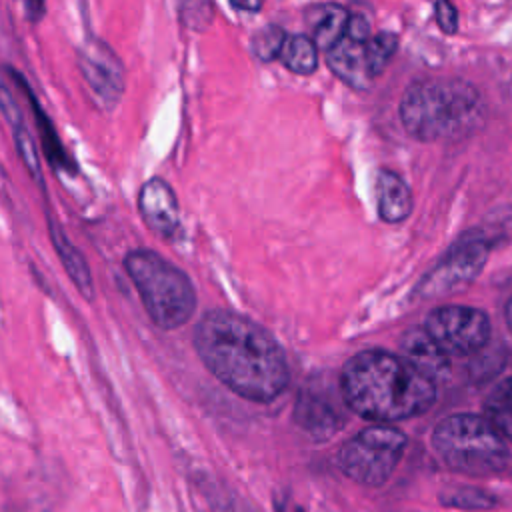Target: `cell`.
<instances>
[{"label": "cell", "mask_w": 512, "mask_h": 512, "mask_svg": "<svg viewBox=\"0 0 512 512\" xmlns=\"http://www.w3.org/2000/svg\"><path fill=\"white\" fill-rule=\"evenodd\" d=\"M202 364L234 394L268 404L288 386L290 368L278 340L252 318L232 310H210L194 328Z\"/></svg>", "instance_id": "6da1fadb"}, {"label": "cell", "mask_w": 512, "mask_h": 512, "mask_svg": "<svg viewBox=\"0 0 512 512\" xmlns=\"http://www.w3.org/2000/svg\"><path fill=\"white\" fill-rule=\"evenodd\" d=\"M348 410L390 424L420 416L436 402V382L402 354L370 348L350 356L338 376Z\"/></svg>", "instance_id": "7a4b0ae2"}, {"label": "cell", "mask_w": 512, "mask_h": 512, "mask_svg": "<svg viewBox=\"0 0 512 512\" xmlns=\"http://www.w3.org/2000/svg\"><path fill=\"white\" fill-rule=\"evenodd\" d=\"M398 114L404 130L420 142L458 140L484 124L486 104L466 80L422 78L404 90Z\"/></svg>", "instance_id": "3957f363"}, {"label": "cell", "mask_w": 512, "mask_h": 512, "mask_svg": "<svg viewBox=\"0 0 512 512\" xmlns=\"http://www.w3.org/2000/svg\"><path fill=\"white\" fill-rule=\"evenodd\" d=\"M124 270L158 328L176 330L190 322L198 300L194 284L184 270L146 248L128 252Z\"/></svg>", "instance_id": "277c9868"}, {"label": "cell", "mask_w": 512, "mask_h": 512, "mask_svg": "<svg viewBox=\"0 0 512 512\" xmlns=\"http://www.w3.org/2000/svg\"><path fill=\"white\" fill-rule=\"evenodd\" d=\"M432 446L442 462L468 476H488L508 464L506 438L482 414H450L432 432Z\"/></svg>", "instance_id": "5b68a950"}, {"label": "cell", "mask_w": 512, "mask_h": 512, "mask_svg": "<svg viewBox=\"0 0 512 512\" xmlns=\"http://www.w3.org/2000/svg\"><path fill=\"white\" fill-rule=\"evenodd\" d=\"M408 438L402 430L388 424H374L362 428L346 440L336 454V464L344 476L354 482L378 488L390 480L400 464Z\"/></svg>", "instance_id": "8992f818"}, {"label": "cell", "mask_w": 512, "mask_h": 512, "mask_svg": "<svg viewBox=\"0 0 512 512\" xmlns=\"http://www.w3.org/2000/svg\"><path fill=\"white\" fill-rule=\"evenodd\" d=\"M500 238L498 232H490L486 226L464 232L438 264L422 276L416 292L422 298H438L466 288L482 272L490 248Z\"/></svg>", "instance_id": "52a82bcc"}, {"label": "cell", "mask_w": 512, "mask_h": 512, "mask_svg": "<svg viewBox=\"0 0 512 512\" xmlns=\"http://www.w3.org/2000/svg\"><path fill=\"white\" fill-rule=\"evenodd\" d=\"M428 334L450 356H472L490 340V320L480 308L446 304L434 308L424 322Z\"/></svg>", "instance_id": "ba28073f"}, {"label": "cell", "mask_w": 512, "mask_h": 512, "mask_svg": "<svg viewBox=\"0 0 512 512\" xmlns=\"http://www.w3.org/2000/svg\"><path fill=\"white\" fill-rule=\"evenodd\" d=\"M348 408L340 384L334 388L324 378L302 386L294 422L314 440H328L344 426V410Z\"/></svg>", "instance_id": "9c48e42d"}, {"label": "cell", "mask_w": 512, "mask_h": 512, "mask_svg": "<svg viewBox=\"0 0 512 512\" xmlns=\"http://www.w3.org/2000/svg\"><path fill=\"white\" fill-rule=\"evenodd\" d=\"M78 68L96 104L112 110L124 94V66L116 52L100 38H88L78 48Z\"/></svg>", "instance_id": "30bf717a"}, {"label": "cell", "mask_w": 512, "mask_h": 512, "mask_svg": "<svg viewBox=\"0 0 512 512\" xmlns=\"http://www.w3.org/2000/svg\"><path fill=\"white\" fill-rule=\"evenodd\" d=\"M138 210L144 224L162 238L180 230V208L174 190L162 178H150L138 192Z\"/></svg>", "instance_id": "8fae6325"}, {"label": "cell", "mask_w": 512, "mask_h": 512, "mask_svg": "<svg viewBox=\"0 0 512 512\" xmlns=\"http://www.w3.org/2000/svg\"><path fill=\"white\" fill-rule=\"evenodd\" d=\"M326 64L330 72L354 90H368L372 86V72L366 54V42L344 34L332 48L326 50Z\"/></svg>", "instance_id": "7c38bea8"}, {"label": "cell", "mask_w": 512, "mask_h": 512, "mask_svg": "<svg viewBox=\"0 0 512 512\" xmlns=\"http://www.w3.org/2000/svg\"><path fill=\"white\" fill-rule=\"evenodd\" d=\"M400 354L434 382L450 376V354L440 348L424 326H412L400 336Z\"/></svg>", "instance_id": "4fadbf2b"}, {"label": "cell", "mask_w": 512, "mask_h": 512, "mask_svg": "<svg viewBox=\"0 0 512 512\" xmlns=\"http://www.w3.org/2000/svg\"><path fill=\"white\" fill-rule=\"evenodd\" d=\"M376 208L380 220L388 224L404 222L414 206L412 192L404 178L392 170H378L376 174Z\"/></svg>", "instance_id": "5bb4252c"}, {"label": "cell", "mask_w": 512, "mask_h": 512, "mask_svg": "<svg viewBox=\"0 0 512 512\" xmlns=\"http://www.w3.org/2000/svg\"><path fill=\"white\" fill-rule=\"evenodd\" d=\"M306 22L312 32V40L320 50L332 48L348 30L350 12L334 2L316 4L306 12Z\"/></svg>", "instance_id": "9a60e30c"}, {"label": "cell", "mask_w": 512, "mask_h": 512, "mask_svg": "<svg viewBox=\"0 0 512 512\" xmlns=\"http://www.w3.org/2000/svg\"><path fill=\"white\" fill-rule=\"evenodd\" d=\"M50 236L54 242V248L58 252V256L64 262V268L68 272V276L72 278L74 286L80 290V294L90 300L94 296V284H92V274L90 268L86 264V258L82 256V252L68 240V236L58 228L56 222H50Z\"/></svg>", "instance_id": "2e32d148"}, {"label": "cell", "mask_w": 512, "mask_h": 512, "mask_svg": "<svg viewBox=\"0 0 512 512\" xmlns=\"http://www.w3.org/2000/svg\"><path fill=\"white\" fill-rule=\"evenodd\" d=\"M278 60L290 72L308 76L318 68V46L304 34H292L286 38Z\"/></svg>", "instance_id": "e0dca14e"}, {"label": "cell", "mask_w": 512, "mask_h": 512, "mask_svg": "<svg viewBox=\"0 0 512 512\" xmlns=\"http://www.w3.org/2000/svg\"><path fill=\"white\" fill-rule=\"evenodd\" d=\"M484 416L508 442H512V376L492 388L484 400Z\"/></svg>", "instance_id": "ac0fdd59"}, {"label": "cell", "mask_w": 512, "mask_h": 512, "mask_svg": "<svg viewBox=\"0 0 512 512\" xmlns=\"http://www.w3.org/2000/svg\"><path fill=\"white\" fill-rule=\"evenodd\" d=\"M438 498L444 506L460 508V510H490L498 504L494 494L474 486H456V488L444 490Z\"/></svg>", "instance_id": "d6986e66"}, {"label": "cell", "mask_w": 512, "mask_h": 512, "mask_svg": "<svg viewBox=\"0 0 512 512\" xmlns=\"http://www.w3.org/2000/svg\"><path fill=\"white\" fill-rule=\"evenodd\" d=\"M288 34L276 26V24H266L262 26L252 38H250V48H252V54L262 60V62H270L274 58L280 56L282 52V46L286 42Z\"/></svg>", "instance_id": "ffe728a7"}, {"label": "cell", "mask_w": 512, "mask_h": 512, "mask_svg": "<svg viewBox=\"0 0 512 512\" xmlns=\"http://www.w3.org/2000/svg\"><path fill=\"white\" fill-rule=\"evenodd\" d=\"M398 48V36L394 32H378L370 36L366 42V54H368V64L372 76H380L390 62V58L396 54Z\"/></svg>", "instance_id": "44dd1931"}, {"label": "cell", "mask_w": 512, "mask_h": 512, "mask_svg": "<svg viewBox=\"0 0 512 512\" xmlns=\"http://www.w3.org/2000/svg\"><path fill=\"white\" fill-rule=\"evenodd\" d=\"M436 24L444 34H456L458 30V12L450 0H436L434 4Z\"/></svg>", "instance_id": "7402d4cb"}, {"label": "cell", "mask_w": 512, "mask_h": 512, "mask_svg": "<svg viewBox=\"0 0 512 512\" xmlns=\"http://www.w3.org/2000/svg\"><path fill=\"white\" fill-rule=\"evenodd\" d=\"M346 34L356 38V40L368 42L370 40V24H368V20H364L362 16H350V24H348Z\"/></svg>", "instance_id": "603a6c76"}, {"label": "cell", "mask_w": 512, "mask_h": 512, "mask_svg": "<svg viewBox=\"0 0 512 512\" xmlns=\"http://www.w3.org/2000/svg\"><path fill=\"white\" fill-rule=\"evenodd\" d=\"M24 8H26L28 20L38 22L46 12V2L44 0H24Z\"/></svg>", "instance_id": "cb8c5ba5"}, {"label": "cell", "mask_w": 512, "mask_h": 512, "mask_svg": "<svg viewBox=\"0 0 512 512\" xmlns=\"http://www.w3.org/2000/svg\"><path fill=\"white\" fill-rule=\"evenodd\" d=\"M214 506H216L218 512H254L246 504L238 502L236 498H224L222 504H214Z\"/></svg>", "instance_id": "d4e9b609"}, {"label": "cell", "mask_w": 512, "mask_h": 512, "mask_svg": "<svg viewBox=\"0 0 512 512\" xmlns=\"http://www.w3.org/2000/svg\"><path fill=\"white\" fill-rule=\"evenodd\" d=\"M230 4L246 12H258L262 8V0H230Z\"/></svg>", "instance_id": "484cf974"}, {"label": "cell", "mask_w": 512, "mask_h": 512, "mask_svg": "<svg viewBox=\"0 0 512 512\" xmlns=\"http://www.w3.org/2000/svg\"><path fill=\"white\" fill-rule=\"evenodd\" d=\"M504 318H506V324H508V328H510V332H512V298L506 302V306H504Z\"/></svg>", "instance_id": "4316f807"}]
</instances>
